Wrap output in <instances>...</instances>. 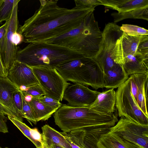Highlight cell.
<instances>
[{"label":"cell","mask_w":148,"mask_h":148,"mask_svg":"<svg viewBox=\"0 0 148 148\" xmlns=\"http://www.w3.org/2000/svg\"><path fill=\"white\" fill-rule=\"evenodd\" d=\"M39 1V8L17 31L25 43L39 42L67 33L78 26L96 7L75 6L69 9L59 6L58 0Z\"/></svg>","instance_id":"1"},{"label":"cell","mask_w":148,"mask_h":148,"mask_svg":"<svg viewBox=\"0 0 148 148\" xmlns=\"http://www.w3.org/2000/svg\"><path fill=\"white\" fill-rule=\"evenodd\" d=\"M53 116L55 124L66 132L82 128H110L118 121L113 113L99 111L90 106L73 107L66 104H62Z\"/></svg>","instance_id":"2"},{"label":"cell","mask_w":148,"mask_h":148,"mask_svg":"<svg viewBox=\"0 0 148 148\" xmlns=\"http://www.w3.org/2000/svg\"><path fill=\"white\" fill-rule=\"evenodd\" d=\"M102 39V32L92 12L77 27L61 36L40 42L64 47L93 59L99 50Z\"/></svg>","instance_id":"3"},{"label":"cell","mask_w":148,"mask_h":148,"mask_svg":"<svg viewBox=\"0 0 148 148\" xmlns=\"http://www.w3.org/2000/svg\"><path fill=\"white\" fill-rule=\"evenodd\" d=\"M83 56L78 52L64 47L45 42H33L18 49L16 60L30 67L46 66L56 68Z\"/></svg>","instance_id":"4"},{"label":"cell","mask_w":148,"mask_h":148,"mask_svg":"<svg viewBox=\"0 0 148 148\" xmlns=\"http://www.w3.org/2000/svg\"><path fill=\"white\" fill-rule=\"evenodd\" d=\"M56 68L67 82L90 86L95 89L104 88V73L93 58L83 56Z\"/></svg>","instance_id":"5"},{"label":"cell","mask_w":148,"mask_h":148,"mask_svg":"<svg viewBox=\"0 0 148 148\" xmlns=\"http://www.w3.org/2000/svg\"><path fill=\"white\" fill-rule=\"evenodd\" d=\"M31 67L45 95L62 101L64 92L71 83L66 80L56 68L46 66Z\"/></svg>","instance_id":"6"},{"label":"cell","mask_w":148,"mask_h":148,"mask_svg":"<svg viewBox=\"0 0 148 148\" xmlns=\"http://www.w3.org/2000/svg\"><path fill=\"white\" fill-rule=\"evenodd\" d=\"M116 96L115 105L119 117H124L140 125H148V116L141 110L135 101L129 78L118 88Z\"/></svg>","instance_id":"7"},{"label":"cell","mask_w":148,"mask_h":148,"mask_svg":"<svg viewBox=\"0 0 148 148\" xmlns=\"http://www.w3.org/2000/svg\"><path fill=\"white\" fill-rule=\"evenodd\" d=\"M123 32L120 26L113 23L106 24L102 32V39L99 50L93 58L104 73L116 64L112 55L117 40L122 36Z\"/></svg>","instance_id":"8"},{"label":"cell","mask_w":148,"mask_h":148,"mask_svg":"<svg viewBox=\"0 0 148 148\" xmlns=\"http://www.w3.org/2000/svg\"><path fill=\"white\" fill-rule=\"evenodd\" d=\"M109 131L143 148H148V125L139 124L121 117Z\"/></svg>","instance_id":"9"},{"label":"cell","mask_w":148,"mask_h":148,"mask_svg":"<svg viewBox=\"0 0 148 148\" xmlns=\"http://www.w3.org/2000/svg\"><path fill=\"white\" fill-rule=\"evenodd\" d=\"M20 0H16L10 19L8 21L4 39L3 49L1 55L3 66L8 70L16 60V56L19 49L12 42V36L19 27L18 17V5Z\"/></svg>","instance_id":"10"},{"label":"cell","mask_w":148,"mask_h":148,"mask_svg":"<svg viewBox=\"0 0 148 148\" xmlns=\"http://www.w3.org/2000/svg\"><path fill=\"white\" fill-rule=\"evenodd\" d=\"M86 86L78 83L69 85L65 89L63 99L67 105L73 107L90 106L94 102L99 93Z\"/></svg>","instance_id":"11"},{"label":"cell","mask_w":148,"mask_h":148,"mask_svg":"<svg viewBox=\"0 0 148 148\" xmlns=\"http://www.w3.org/2000/svg\"><path fill=\"white\" fill-rule=\"evenodd\" d=\"M7 77L18 88L21 86L28 87L39 84L31 67L17 60L8 70Z\"/></svg>","instance_id":"12"},{"label":"cell","mask_w":148,"mask_h":148,"mask_svg":"<svg viewBox=\"0 0 148 148\" xmlns=\"http://www.w3.org/2000/svg\"><path fill=\"white\" fill-rule=\"evenodd\" d=\"M18 88L7 78L0 77V103L14 115L16 119L23 122L21 112L15 106L12 96Z\"/></svg>","instance_id":"13"},{"label":"cell","mask_w":148,"mask_h":148,"mask_svg":"<svg viewBox=\"0 0 148 148\" xmlns=\"http://www.w3.org/2000/svg\"><path fill=\"white\" fill-rule=\"evenodd\" d=\"M105 128L76 130L73 136L81 148H103L98 142L99 136Z\"/></svg>","instance_id":"14"},{"label":"cell","mask_w":148,"mask_h":148,"mask_svg":"<svg viewBox=\"0 0 148 148\" xmlns=\"http://www.w3.org/2000/svg\"><path fill=\"white\" fill-rule=\"evenodd\" d=\"M101 5L124 13L136 9L148 8V0H99Z\"/></svg>","instance_id":"15"},{"label":"cell","mask_w":148,"mask_h":148,"mask_svg":"<svg viewBox=\"0 0 148 148\" xmlns=\"http://www.w3.org/2000/svg\"><path fill=\"white\" fill-rule=\"evenodd\" d=\"M122 66L129 75L136 73H148V56L137 54L127 55L124 58Z\"/></svg>","instance_id":"16"},{"label":"cell","mask_w":148,"mask_h":148,"mask_svg":"<svg viewBox=\"0 0 148 148\" xmlns=\"http://www.w3.org/2000/svg\"><path fill=\"white\" fill-rule=\"evenodd\" d=\"M116 101V91L114 89H110L99 92L96 99L90 107L99 111L113 113Z\"/></svg>","instance_id":"17"},{"label":"cell","mask_w":148,"mask_h":148,"mask_svg":"<svg viewBox=\"0 0 148 148\" xmlns=\"http://www.w3.org/2000/svg\"><path fill=\"white\" fill-rule=\"evenodd\" d=\"M110 128L104 130L99 137L98 142L103 148H143L110 132Z\"/></svg>","instance_id":"18"},{"label":"cell","mask_w":148,"mask_h":148,"mask_svg":"<svg viewBox=\"0 0 148 148\" xmlns=\"http://www.w3.org/2000/svg\"><path fill=\"white\" fill-rule=\"evenodd\" d=\"M104 88L113 89L118 88L126 81L129 75L122 65L116 64L104 73Z\"/></svg>","instance_id":"19"},{"label":"cell","mask_w":148,"mask_h":148,"mask_svg":"<svg viewBox=\"0 0 148 148\" xmlns=\"http://www.w3.org/2000/svg\"><path fill=\"white\" fill-rule=\"evenodd\" d=\"M42 142L47 146L57 145L64 148H72L63 135L48 125L41 127Z\"/></svg>","instance_id":"20"},{"label":"cell","mask_w":148,"mask_h":148,"mask_svg":"<svg viewBox=\"0 0 148 148\" xmlns=\"http://www.w3.org/2000/svg\"><path fill=\"white\" fill-rule=\"evenodd\" d=\"M12 123L35 145L36 148H40L42 145L41 134L35 128L31 129L23 122L13 117L8 116Z\"/></svg>","instance_id":"21"},{"label":"cell","mask_w":148,"mask_h":148,"mask_svg":"<svg viewBox=\"0 0 148 148\" xmlns=\"http://www.w3.org/2000/svg\"><path fill=\"white\" fill-rule=\"evenodd\" d=\"M146 36H131L123 32L120 40L124 58L129 54L135 56L139 44Z\"/></svg>","instance_id":"22"},{"label":"cell","mask_w":148,"mask_h":148,"mask_svg":"<svg viewBox=\"0 0 148 148\" xmlns=\"http://www.w3.org/2000/svg\"><path fill=\"white\" fill-rule=\"evenodd\" d=\"M28 103L37 122L48 120L56 111L45 105L37 98L33 97L31 101Z\"/></svg>","instance_id":"23"},{"label":"cell","mask_w":148,"mask_h":148,"mask_svg":"<svg viewBox=\"0 0 148 148\" xmlns=\"http://www.w3.org/2000/svg\"><path fill=\"white\" fill-rule=\"evenodd\" d=\"M137 86V94L136 103L138 106L147 116V113L148 98L146 97L144 89L145 81L148 78V73H136Z\"/></svg>","instance_id":"24"},{"label":"cell","mask_w":148,"mask_h":148,"mask_svg":"<svg viewBox=\"0 0 148 148\" xmlns=\"http://www.w3.org/2000/svg\"><path fill=\"white\" fill-rule=\"evenodd\" d=\"M114 23L129 18L141 19L148 21V8H143L124 13L114 12L111 14Z\"/></svg>","instance_id":"25"},{"label":"cell","mask_w":148,"mask_h":148,"mask_svg":"<svg viewBox=\"0 0 148 148\" xmlns=\"http://www.w3.org/2000/svg\"><path fill=\"white\" fill-rule=\"evenodd\" d=\"M16 0H2L0 4V24L10 18Z\"/></svg>","instance_id":"26"},{"label":"cell","mask_w":148,"mask_h":148,"mask_svg":"<svg viewBox=\"0 0 148 148\" xmlns=\"http://www.w3.org/2000/svg\"><path fill=\"white\" fill-rule=\"evenodd\" d=\"M120 29L127 34L133 36H148L147 29L137 25L128 24H122Z\"/></svg>","instance_id":"27"},{"label":"cell","mask_w":148,"mask_h":148,"mask_svg":"<svg viewBox=\"0 0 148 148\" xmlns=\"http://www.w3.org/2000/svg\"><path fill=\"white\" fill-rule=\"evenodd\" d=\"M21 95L23 100L21 111L22 117L25 118L31 125V122L36 125L37 122L35 119L31 108L28 103L25 100L22 94Z\"/></svg>","instance_id":"28"},{"label":"cell","mask_w":148,"mask_h":148,"mask_svg":"<svg viewBox=\"0 0 148 148\" xmlns=\"http://www.w3.org/2000/svg\"><path fill=\"white\" fill-rule=\"evenodd\" d=\"M23 94H28L33 97L39 98L45 95V93L39 84L28 87L26 90L21 91Z\"/></svg>","instance_id":"29"},{"label":"cell","mask_w":148,"mask_h":148,"mask_svg":"<svg viewBox=\"0 0 148 148\" xmlns=\"http://www.w3.org/2000/svg\"><path fill=\"white\" fill-rule=\"evenodd\" d=\"M38 99L45 105L56 110L62 105L60 101L45 95Z\"/></svg>","instance_id":"30"},{"label":"cell","mask_w":148,"mask_h":148,"mask_svg":"<svg viewBox=\"0 0 148 148\" xmlns=\"http://www.w3.org/2000/svg\"><path fill=\"white\" fill-rule=\"evenodd\" d=\"M148 56V36H146L139 44L136 53Z\"/></svg>","instance_id":"31"},{"label":"cell","mask_w":148,"mask_h":148,"mask_svg":"<svg viewBox=\"0 0 148 148\" xmlns=\"http://www.w3.org/2000/svg\"><path fill=\"white\" fill-rule=\"evenodd\" d=\"M60 133L63 135L72 148H81L77 141L70 132Z\"/></svg>","instance_id":"32"},{"label":"cell","mask_w":148,"mask_h":148,"mask_svg":"<svg viewBox=\"0 0 148 148\" xmlns=\"http://www.w3.org/2000/svg\"><path fill=\"white\" fill-rule=\"evenodd\" d=\"M75 6H95L101 5L99 0H75Z\"/></svg>","instance_id":"33"},{"label":"cell","mask_w":148,"mask_h":148,"mask_svg":"<svg viewBox=\"0 0 148 148\" xmlns=\"http://www.w3.org/2000/svg\"><path fill=\"white\" fill-rule=\"evenodd\" d=\"M12 98L15 106L21 113L23 100L21 91L19 90L15 92L13 94Z\"/></svg>","instance_id":"34"},{"label":"cell","mask_w":148,"mask_h":148,"mask_svg":"<svg viewBox=\"0 0 148 148\" xmlns=\"http://www.w3.org/2000/svg\"><path fill=\"white\" fill-rule=\"evenodd\" d=\"M0 27V54H2L3 49L4 39L8 21Z\"/></svg>","instance_id":"35"},{"label":"cell","mask_w":148,"mask_h":148,"mask_svg":"<svg viewBox=\"0 0 148 148\" xmlns=\"http://www.w3.org/2000/svg\"><path fill=\"white\" fill-rule=\"evenodd\" d=\"M23 37L22 35L17 32H15L12 35V42L15 46H17L23 42Z\"/></svg>","instance_id":"36"},{"label":"cell","mask_w":148,"mask_h":148,"mask_svg":"<svg viewBox=\"0 0 148 148\" xmlns=\"http://www.w3.org/2000/svg\"><path fill=\"white\" fill-rule=\"evenodd\" d=\"M4 115L0 113V132L3 133L8 132V128L5 121Z\"/></svg>","instance_id":"37"},{"label":"cell","mask_w":148,"mask_h":148,"mask_svg":"<svg viewBox=\"0 0 148 148\" xmlns=\"http://www.w3.org/2000/svg\"><path fill=\"white\" fill-rule=\"evenodd\" d=\"M0 113L4 115L9 116L16 119L14 115L8 109L0 103Z\"/></svg>","instance_id":"38"},{"label":"cell","mask_w":148,"mask_h":148,"mask_svg":"<svg viewBox=\"0 0 148 148\" xmlns=\"http://www.w3.org/2000/svg\"><path fill=\"white\" fill-rule=\"evenodd\" d=\"M8 71L3 66L0 54V77H6Z\"/></svg>","instance_id":"39"},{"label":"cell","mask_w":148,"mask_h":148,"mask_svg":"<svg viewBox=\"0 0 148 148\" xmlns=\"http://www.w3.org/2000/svg\"><path fill=\"white\" fill-rule=\"evenodd\" d=\"M21 92L26 102H29L31 101L33 97L32 96L28 94H23Z\"/></svg>","instance_id":"40"},{"label":"cell","mask_w":148,"mask_h":148,"mask_svg":"<svg viewBox=\"0 0 148 148\" xmlns=\"http://www.w3.org/2000/svg\"><path fill=\"white\" fill-rule=\"evenodd\" d=\"M49 147L50 148H64L62 147L57 145H53Z\"/></svg>","instance_id":"41"},{"label":"cell","mask_w":148,"mask_h":148,"mask_svg":"<svg viewBox=\"0 0 148 148\" xmlns=\"http://www.w3.org/2000/svg\"><path fill=\"white\" fill-rule=\"evenodd\" d=\"M40 148H50L47 146L45 143L43 142L42 147Z\"/></svg>","instance_id":"42"},{"label":"cell","mask_w":148,"mask_h":148,"mask_svg":"<svg viewBox=\"0 0 148 148\" xmlns=\"http://www.w3.org/2000/svg\"><path fill=\"white\" fill-rule=\"evenodd\" d=\"M2 0H0V4H1V2H2Z\"/></svg>","instance_id":"43"},{"label":"cell","mask_w":148,"mask_h":148,"mask_svg":"<svg viewBox=\"0 0 148 148\" xmlns=\"http://www.w3.org/2000/svg\"><path fill=\"white\" fill-rule=\"evenodd\" d=\"M0 148H2L0 146ZM5 148H8V147H5Z\"/></svg>","instance_id":"44"}]
</instances>
